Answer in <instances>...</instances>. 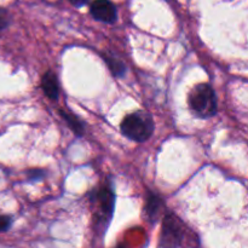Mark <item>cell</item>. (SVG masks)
Segmentation results:
<instances>
[{
	"label": "cell",
	"mask_w": 248,
	"mask_h": 248,
	"mask_svg": "<svg viewBox=\"0 0 248 248\" xmlns=\"http://www.w3.org/2000/svg\"><path fill=\"white\" fill-rule=\"evenodd\" d=\"M188 102L193 113L199 118L208 119L217 114V96L211 85L199 84L194 86L189 93Z\"/></svg>",
	"instance_id": "1"
},
{
	"label": "cell",
	"mask_w": 248,
	"mask_h": 248,
	"mask_svg": "<svg viewBox=\"0 0 248 248\" xmlns=\"http://www.w3.org/2000/svg\"><path fill=\"white\" fill-rule=\"evenodd\" d=\"M121 132L128 140L143 143L152 137L154 132V121L145 111L128 114L121 123Z\"/></svg>",
	"instance_id": "2"
},
{
	"label": "cell",
	"mask_w": 248,
	"mask_h": 248,
	"mask_svg": "<svg viewBox=\"0 0 248 248\" xmlns=\"http://www.w3.org/2000/svg\"><path fill=\"white\" fill-rule=\"evenodd\" d=\"M181 230L178 220L173 216H167L162 227L160 248H178L182 239Z\"/></svg>",
	"instance_id": "3"
},
{
	"label": "cell",
	"mask_w": 248,
	"mask_h": 248,
	"mask_svg": "<svg viewBox=\"0 0 248 248\" xmlns=\"http://www.w3.org/2000/svg\"><path fill=\"white\" fill-rule=\"evenodd\" d=\"M92 17L103 23H114L118 17L115 5L109 0H94L90 7Z\"/></svg>",
	"instance_id": "4"
},
{
	"label": "cell",
	"mask_w": 248,
	"mask_h": 248,
	"mask_svg": "<svg viewBox=\"0 0 248 248\" xmlns=\"http://www.w3.org/2000/svg\"><path fill=\"white\" fill-rule=\"evenodd\" d=\"M96 200L98 201L101 219L109 222V219L111 218V215H113L114 207V194L111 191V189L109 186L102 188L96 194Z\"/></svg>",
	"instance_id": "5"
},
{
	"label": "cell",
	"mask_w": 248,
	"mask_h": 248,
	"mask_svg": "<svg viewBox=\"0 0 248 248\" xmlns=\"http://www.w3.org/2000/svg\"><path fill=\"white\" fill-rule=\"evenodd\" d=\"M41 89L46 97H48L50 99H57L58 94H60V84H58L57 75L51 70L46 72L41 79Z\"/></svg>",
	"instance_id": "6"
},
{
	"label": "cell",
	"mask_w": 248,
	"mask_h": 248,
	"mask_svg": "<svg viewBox=\"0 0 248 248\" xmlns=\"http://www.w3.org/2000/svg\"><path fill=\"white\" fill-rule=\"evenodd\" d=\"M60 114L64 121L67 123L68 127L73 131L77 136H81L84 133V125H82L81 120L78 118L75 114L70 113V111L64 110V109H60Z\"/></svg>",
	"instance_id": "7"
},
{
	"label": "cell",
	"mask_w": 248,
	"mask_h": 248,
	"mask_svg": "<svg viewBox=\"0 0 248 248\" xmlns=\"http://www.w3.org/2000/svg\"><path fill=\"white\" fill-rule=\"evenodd\" d=\"M162 200L159 196L150 194L149 198L147 200V205H145V213L148 215L150 220H155L159 216L160 210H161Z\"/></svg>",
	"instance_id": "8"
},
{
	"label": "cell",
	"mask_w": 248,
	"mask_h": 248,
	"mask_svg": "<svg viewBox=\"0 0 248 248\" xmlns=\"http://www.w3.org/2000/svg\"><path fill=\"white\" fill-rule=\"evenodd\" d=\"M103 60L107 62V64H108L109 69L111 70L113 75H115V77H121V75L125 74L126 67L120 60H118V58L114 57V56L108 55H104Z\"/></svg>",
	"instance_id": "9"
},
{
	"label": "cell",
	"mask_w": 248,
	"mask_h": 248,
	"mask_svg": "<svg viewBox=\"0 0 248 248\" xmlns=\"http://www.w3.org/2000/svg\"><path fill=\"white\" fill-rule=\"evenodd\" d=\"M9 23H10L9 12H7L5 9H2V7H0V33H1L4 29L7 28Z\"/></svg>",
	"instance_id": "10"
},
{
	"label": "cell",
	"mask_w": 248,
	"mask_h": 248,
	"mask_svg": "<svg viewBox=\"0 0 248 248\" xmlns=\"http://www.w3.org/2000/svg\"><path fill=\"white\" fill-rule=\"evenodd\" d=\"M11 225V218L7 216H0V232H6Z\"/></svg>",
	"instance_id": "11"
},
{
	"label": "cell",
	"mask_w": 248,
	"mask_h": 248,
	"mask_svg": "<svg viewBox=\"0 0 248 248\" xmlns=\"http://www.w3.org/2000/svg\"><path fill=\"white\" fill-rule=\"evenodd\" d=\"M87 1H89V0H69V2H72V4L77 7L84 6L85 4H87Z\"/></svg>",
	"instance_id": "12"
}]
</instances>
